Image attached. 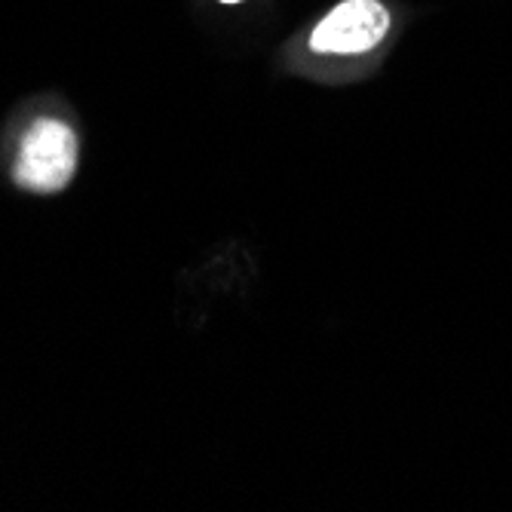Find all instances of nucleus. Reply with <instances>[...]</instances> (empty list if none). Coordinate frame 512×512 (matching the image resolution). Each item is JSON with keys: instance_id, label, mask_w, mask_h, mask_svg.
Instances as JSON below:
<instances>
[{"instance_id": "1", "label": "nucleus", "mask_w": 512, "mask_h": 512, "mask_svg": "<svg viewBox=\"0 0 512 512\" xmlns=\"http://www.w3.org/2000/svg\"><path fill=\"white\" fill-rule=\"evenodd\" d=\"M77 169V135L53 117H40L22 135L13 178L34 194L62 191Z\"/></svg>"}, {"instance_id": "2", "label": "nucleus", "mask_w": 512, "mask_h": 512, "mask_svg": "<svg viewBox=\"0 0 512 512\" xmlns=\"http://www.w3.org/2000/svg\"><path fill=\"white\" fill-rule=\"evenodd\" d=\"M390 22V10L378 0H344L313 28L310 50L319 56L371 53L390 34Z\"/></svg>"}, {"instance_id": "3", "label": "nucleus", "mask_w": 512, "mask_h": 512, "mask_svg": "<svg viewBox=\"0 0 512 512\" xmlns=\"http://www.w3.org/2000/svg\"><path fill=\"white\" fill-rule=\"evenodd\" d=\"M221 4H240V0H221Z\"/></svg>"}]
</instances>
